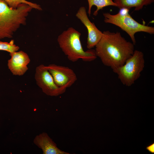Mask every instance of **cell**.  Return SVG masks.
<instances>
[{"label":"cell","mask_w":154,"mask_h":154,"mask_svg":"<svg viewBox=\"0 0 154 154\" xmlns=\"http://www.w3.org/2000/svg\"><path fill=\"white\" fill-rule=\"evenodd\" d=\"M95 46L97 57L112 70L123 65L133 53L135 45L127 40L120 32L104 31Z\"/></svg>","instance_id":"obj_1"},{"label":"cell","mask_w":154,"mask_h":154,"mask_svg":"<svg viewBox=\"0 0 154 154\" xmlns=\"http://www.w3.org/2000/svg\"><path fill=\"white\" fill-rule=\"evenodd\" d=\"M88 4V11L89 16L91 13V10L93 6H96L97 9L93 13V15L96 16L98 13L99 10L103 9L106 7L114 6L117 7L116 4L113 0H87Z\"/></svg>","instance_id":"obj_12"},{"label":"cell","mask_w":154,"mask_h":154,"mask_svg":"<svg viewBox=\"0 0 154 154\" xmlns=\"http://www.w3.org/2000/svg\"><path fill=\"white\" fill-rule=\"evenodd\" d=\"M117 7L119 9L123 8L130 9L134 7L135 11L141 9L144 6L151 4L154 0H114Z\"/></svg>","instance_id":"obj_11"},{"label":"cell","mask_w":154,"mask_h":154,"mask_svg":"<svg viewBox=\"0 0 154 154\" xmlns=\"http://www.w3.org/2000/svg\"><path fill=\"white\" fill-rule=\"evenodd\" d=\"M146 149L151 153H154V143H153L147 146Z\"/></svg>","instance_id":"obj_15"},{"label":"cell","mask_w":154,"mask_h":154,"mask_svg":"<svg viewBox=\"0 0 154 154\" xmlns=\"http://www.w3.org/2000/svg\"><path fill=\"white\" fill-rule=\"evenodd\" d=\"M33 142L42 149L43 154H69L58 148L56 143L46 132L36 136Z\"/></svg>","instance_id":"obj_10"},{"label":"cell","mask_w":154,"mask_h":154,"mask_svg":"<svg viewBox=\"0 0 154 154\" xmlns=\"http://www.w3.org/2000/svg\"><path fill=\"white\" fill-rule=\"evenodd\" d=\"M129 10L125 8H120L119 12L115 15L108 12L104 13V21L106 23L115 25L125 32L135 45L136 41L135 35L136 33L142 32L153 34L154 27L138 22L129 13Z\"/></svg>","instance_id":"obj_4"},{"label":"cell","mask_w":154,"mask_h":154,"mask_svg":"<svg viewBox=\"0 0 154 154\" xmlns=\"http://www.w3.org/2000/svg\"><path fill=\"white\" fill-rule=\"evenodd\" d=\"M32 9L23 3L12 9L0 0V40L11 38L21 26L26 24L27 17Z\"/></svg>","instance_id":"obj_2"},{"label":"cell","mask_w":154,"mask_h":154,"mask_svg":"<svg viewBox=\"0 0 154 154\" xmlns=\"http://www.w3.org/2000/svg\"><path fill=\"white\" fill-rule=\"evenodd\" d=\"M11 58L8 61V68L12 74L21 76L24 74L28 70V65L30 62L28 55L23 51L10 53Z\"/></svg>","instance_id":"obj_9"},{"label":"cell","mask_w":154,"mask_h":154,"mask_svg":"<svg viewBox=\"0 0 154 154\" xmlns=\"http://www.w3.org/2000/svg\"><path fill=\"white\" fill-rule=\"evenodd\" d=\"M145 64L143 53L141 51L135 50L123 65L113 71L117 75L123 84L130 86L140 77Z\"/></svg>","instance_id":"obj_5"},{"label":"cell","mask_w":154,"mask_h":154,"mask_svg":"<svg viewBox=\"0 0 154 154\" xmlns=\"http://www.w3.org/2000/svg\"><path fill=\"white\" fill-rule=\"evenodd\" d=\"M6 2L11 8L16 9L18 6L21 4H25L28 5L34 8L39 10H41L42 9L40 5L36 3H34L26 0H2Z\"/></svg>","instance_id":"obj_13"},{"label":"cell","mask_w":154,"mask_h":154,"mask_svg":"<svg viewBox=\"0 0 154 154\" xmlns=\"http://www.w3.org/2000/svg\"><path fill=\"white\" fill-rule=\"evenodd\" d=\"M54 81L58 87L66 89L71 86L77 80L76 75L69 68L55 64L46 66Z\"/></svg>","instance_id":"obj_7"},{"label":"cell","mask_w":154,"mask_h":154,"mask_svg":"<svg viewBox=\"0 0 154 154\" xmlns=\"http://www.w3.org/2000/svg\"><path fill=\"white\" fill-rule=\"evenodd\" d=\"M19 48V46L14 44L13 40L9 42L0 41V50L6 51L11 53L17 51Z\"/></svg>","instance_id":"obj_14"},{"label":"cell","mask_w":154,"mask_h":154,"mask_svg":"<svg viewBox=\"0 0 154 154\" xmlns=\"http://www.w3.org/2000/svg\"><path fill=\"white\" fill-rule=\"evenodd\" d=\"M76 16L87 28L88 33L87 47L88 49H92L100 40L103 33L97 28L94 23L90 21L84 7H80Z\"/></svg>","instance_id":"obj_8"},{"label":"cell","mask_w":154,"mask_h":154,"mask_svg":"<svg viewBox=\"0 0 154 154\" xmlns=\"http://www.w3.org/2000/svg\"><path fill=\"white\" fill-rule=\"evenodd\" d=\"M35 79L37 85L48 96H57L66 91V89L56 85L46 66L43 64L40 65L36 68Z\"/></svg>","instance_id":"obj_6"},{"label":"cell","mask_w":154,"mask_h":154,"mask_svg":"<svg viewBox=\"0 0 154 154\" xmlns=\"http://www.w3.org/2000/svg\"><path fill=\"white\" fill-rule=\"evenodd\" d=\"M81 35L73 28H69L58 36L57 41L59 46L71 61L75 62L80 59L85 62L94 61L97 58L95 50H84L80 40Z\"/></svg>","instance_id":"obj_3"}]
</instances>
